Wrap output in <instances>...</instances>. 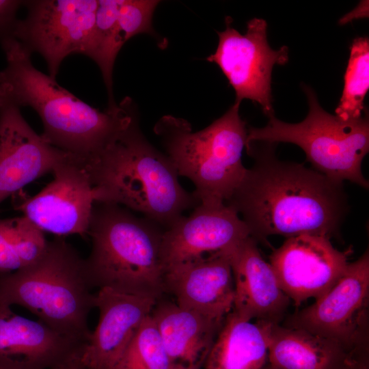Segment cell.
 <instances>
[{
  "label": "cell",
  "instance_id": "14",
  "mask_svg": "<svg viewBox=\"0 0 369 369\" xmlns=\"http://www.w3.org/2000/svg\"><path fill=\"white\" fill-rule=\"evenodd\" d=\"M71 156L36 133L20 107L0 104V204Z\"/></svg>",
  "mask_w": 369,
  "mask_h": 369
},
{
  "label": "cell",
  "instance_id": "29",
  "mask_svg": "<svg viewBox=\"0 0 369 369\" xmlns=\"http://www.w3.org/2000/svg\"><path fill=\"white\" fill-rule=\"evenodd\" d=\"M81 355H82L74 357L51 369H86L82 362Z\"/></svg>",
  "mask_w": 369,
  "mask_h": 369
},
{
  "label": "cell",
  "instance_id": "13",
  "mask_svg": "<svg viewBox=\"0 0 369 369\" xmlns=\"http://www.w3.org/2000/svg\"><path fill=\"white\" fill-rule=\"evenodd\" d=\"M249 236V230L230 205L196 206L163 234L161 255L167 268L225 250Z\"/></svg>",
  "mask_w": 369,
  "mask_h": 369
},
{
  "label": "cell",
  "instance_id": "1",
  "mask_svg": "<svg viewBox=\"0 0 369 369\" xmlns=\"http://www.w3.org/2000/svg\"><path fill=\"white\" fill-rule=\"evenodd\" d=\"M277 144H245L254 163L226 204L241 216L258 243L279 235L338 238L350 206L343 182L302 163L284 161Z\"/></svg>",
  "mask_w": 369,
  "mask_h": 369
},
{
  "label": "cell",
  "instance_id": "21",
  "mask_svg": "<svg viewBox=\"0 0 369 369\" xmlns=\"http://www.w3.org/2000/svg\"><path fill=\"white\" fill-rule=\"evenodd\" d=\"M267 323H254L232 310L215 338L204 369H263L269 357Z\"/></svg>",
  "mask_w": 369,
  "mask_h": 369
},
{
  "label": "cell",
  "instance_id": "5",
  "mask_svg": "<svg viewBox=\"0 0 369 369\" xmlns=\"http://www.w3.org/2000/svg\"><path fill=\"white\" fill-rule=\"evenodd\" d=\"M86 274L85 259L60 236L48 241L31 264L0 275V302L27 309L55 331L86 344L87 318L96 293Z\"/></svg>",
  "mask_w": 369,
  "mask_h": 369
},
{
  "label": "cell",
  "instance_id": "12",
  "mask_svg": "<svg viewBox=\"0 0 369 369\" xmlns=\"http://www.w3.org/2000/svg\"><path fill=\"white\" fill-rule=\"evenodd\" d=\"M53 174L38 193L23 195L16 209L42 232L57 236L87 234L95 200L84 162L71 156Z\"/></svg>",
  "mask_w": 369,
  "mask_h": 369
},
{
  "label": "cell",
  "instance_id": "18",
  "mask_svg": "<svg viewBox=\"0 0 369 369\" xmlns=\"http://www.w3.org/2000/svg\"><path fill=\"white\" fill-rule=\"evenodd\" d=\"M157 299L108 289L96 293L99 320L84 346L86 369H111L120 358Z\"/></svg>",
  "mask_w": 369,
  "mask_h": 369
},
{
  "label": "cell",
  "instance_id": "28",
  "mask_svg": "<svg viewBox=\"0 0 369 369\" xmlns=\"http://www.w3.org/2000/svg\"><path fill=\"white\" fill-rule=\"evenodd\" d=\"M344 369H369V348L350 352Z\"/></svg>",
  "mask_w": 369,
  "mask_h": 369
},
{
  "label": "cell",
  "instance_id": "26",
  "mask_svg": "<svg viewBox=\"0 0 369 369\" xmlns=\"http://www.w3.org/2000/svg\"><path fill=\"white\" fill-rule=\"evenodd\" d=\"M159 3L156 0H118V23L125 42L140 33L156 35L152 16Z\"/></svg>",
  "mask_w": 369,
  "mask_h": 369
},
{
  "label": "cell",
  "instance_id": "9",
  "mask_svg": "<svg viewBox=\"0 0 369 369\" xmlns=\"http://www.w3.org/2000/svg\"><path fill=\"white\" fill-rule=\"evenodd\" d=\"M284 326L334 340L348 353L369 348L368 248L348 262L326 294L288 316Z\"/></svg>",
  "mask_w": 369,
  "mask_h": 369
},
{
  "label": "cell",
  "instance_id": "22",
  "mask_svg": "<svg viewBox=\"0 0 369 369\" xmlns=\"http://www.w3.org/2000/svg\"><path fill=\"white\" fill-rule=\"evenodd\" d=\"M44 233L25 216L0 218V275L36 261L47 245Z\"/></svg>",
  "mask_w": 369,
  "mask_h": 369
},
{
  "label": "cell",
  "instance_id": "16",
  "mask_svg": "<svg viewBox=\"0 0 369 369\" xmlns=\"http://www.w3.org/2000/svg\"><path fill=\"white\" fill-rule=\"evenodd\" d=\"M85 345L0 302V369H51L82 355Z\"/></svg>",
  "mask_w": 369,
  "mask_h": 369
},
{
  "label": "cell",
  "instance_id": "25",
  "mask_svg": "<svg viewBox=\"0 0 369 369\" xmlns=\"http://www.w3.org/2000/svg\"><path fill=\"white\" fill-rule=\"evenodd\" d=\"M111 369H171L157 327L148 315Z\"/></svg>",
  "mask_w": 369,
  "mask_h": 369
},
{
  "label": "cell",
  "instance_id": "2",
  "mask_svg": "<svg viewBox=\"0 0 369 369\" xmlns=\"http://www.w3.org/2000/svg\"><path fill=\"white\" fill-rule=\"evenodd\" d=\"M0 42L6 58L0 71V104L33 109L42 122L44 139L85 163L112 143L137 114L129 97L103 111L89 105L36 68L31 54L14 38Z\"/></svg>",
  "mask_w": 369,
  "mask_h": 369
},
{
  "label": "cell",
  "instance_id": "20",
  "mask_svg": "<svg viewBox=\"0 0 369 369\" xmlns=\"http://www.w3.org/2000/svg\"><path fill=\"white\" fill-rule=\"evenodd\" d=\"M267 327L268 364L274 369H344L349 353L337 342L280 324Z\"/></svg>",
  "mask_w": 369,
  "mask_h": 369
},
{
  "label": "cell",
  "instance_id": "15",
  "mask_svg": "<svg viewBox=\"0 0 369 369\" xmlns=\"http://www.w3.org/2000/svg\"><path fill=\"white\" fill-rule=\"evenodd\" d=\"M165 270V293L181 308L223 321L232 310L234 286L227 250Z\"/></svg>",
  "mask_w": 369,
  "mask_h": 369
},
{
  "label": "cell",
  "instance_id": "27",
  "mask_svg": "<svg viewBox=\"0 0 369 369\" xmlns=\"http://www.w3.org/2000/svg\"><path fill=\"white\" fill-rule=\"evenodd\" d=\"M23 3L19 0H0V40L12 36L18 20L17 12Z\"/></svg>",
  "mask_w": 369,
  "mask_h": 369
},
{
  "label": "cell",
  "instance_id": "19",
  "mask_svg": "<svg viewBox=\"0 0 369 369\" xmlns=\"http://www.w3.org/2000/svg\"><path fill=\"white\" fill-rule=\"evenodd\" d=\"M152 318L171 369H201L223 323L180 308L163 298L154 304Z\"/></svg>",
  "mask_w": 369,
  "mask_h": 369
},
{
  "label": "cell",
  "instance_id": "3",
  "mask_svg": "<svg viewBox=\"0 0 369 369\" xmlns=\"http://www.w3.org/2000/svg\"><path fill=\"white\" fill-rule=\"evenodd\" d=\"M95 202L124 206L165 230L200 202L180 185L168 157L144 137L136 115L96 157L85 164Z\"/></svg>",
  "mask_w": 369,
  "mask_h": 369
},
{
  "label": "cell",
  "instance_id": "23",
  "mask_svg": "<svg viewBox=\"0 0 369 369\" xmlns=\"http://www.w3.org/2000/svg\"><path fill=\"white\" fill-rule=\"evenodd\" d=\"M118 0H98L90 58L99 67L108 94V107H117L113 90L115 59L125 43L118 23Z\"/></svg>",
  "mask_w": 369,
  "mask_h": 369
},
{
  "label": "cell",
  "instance_id": "6",
  "mask_svg": "<svg viewBox=\"0 0 369 369\" xmlns=\"http://www.w3.org/2000/svg\"><path fill=\"white\" fill-rule=\"evenodd\" d=\"M239 107L234 102L221 117L197 132L186 120L169 115L154 127L178 175L193 183L192 193L200 204L226 203L245 175L242 152L247 128Z\"/></svg>",
  "mask_w": 369,
  "mask_h": 369
},
{
  "label": "cell",
  "instance_id": "7",
  "mask_svg": "<svg viewBox=\"0 0 369 369\" xmlns=\"http://www.w3.org/2000/svg\"><path fill=\"white\" fill-rule=\"evenodd\" d=\"M309 111L299 123H288L274 115L262 128H247L246 144L291 143L300 147L314 169L331 180H347L368 189L361 163L369 151V118L366 109L359 119L343 120L323 109L313 89L302 85Z\"/></svg>",
  "mask_w": 369,
  "mask_h": 369
},
{
  "label": "cell",
  "instance_id": "8",
  "mask_svg": "<svg viewBox=\"0 0 369 369\" xmlns=\"http://www.w3.org/2000/svg\"><path fill=\"white\" fill-rule=\"evenodd\" d=\"M23 5L27 15L18 19L11 36L43 57L51 77L56 79L68 55L90 57L98 0H29Z\"/></svg>",
  "mask_w": 369,
  "mask_h": 369
},
{
  "label": "cell",
  "instance_id": "30",
  "mask_svg": "<svg viewBox=\"0 0 369 369\" xmlns=\"http://www.w3.org/2000/svg\"><path fill=\"white\" fill-rule=\"evenodd\" d=\"M263 369H274L269 364Z\"/></svg>",
  "mask_w": 369,
  "mask_h": 369
},
{
  "label": "cell",
  "instance_id": "4",
  "mask_svg": "<svg viewBox=\"0 0 369 369\" xmlns=\"http://www.w3.org/2000/svg\"><path fill=\"white\" fill-rule=\"evenodd\" d=\"M164 231L159 224L121 206L94 202L87 231L92 249L85 258L92 288L163 298Z\"/></svg>",
  "mask_w": 369,
  "mask_h": 369
},
{
  "label": "cell",
  "instance_id": "10",
  "mask_svg": "<svg viewBox=\"0 0 369 369\" xmlns=\"http://www.w3.org/2000/svg\"><path fill=\"white\" fill-rule=\"evenodd\" d=\"M232 19L226 18V29L217 31L219 42L214 53L206 60L215 63L228 79L236 94L235 103L243 99L258 103L269 118L274 115L271 95V74L275 64L288 62V48H271L267 40V23L254 18L241 34L231 26Z\"/></svg>",
  "mask_w": 369,
  "mask_h": 369
},
{
  "label": "cell",
  "instance_id": "24",
  "mask_svg": "<svg viewBox=\"0 0 369 369\" xmlns=\"http://www.w3.org/2000/svg\"><path fill=\"white\" fill-rule=\"evenodd\" d=\"M369 87V40H353L346 70L344 88L336 115L343 120L360 118L366 109L364 101Z\"/></svg>",
  "mask_w": 369,
  "mask_h": 369
},
{
  "label": "cell",
  "instance_id": "17",
  "mask_svg": "<svg viewBox=\"0 0 369 369\" xmlns=\"http://www.w3.org/2000/svg\"><path fill=\"white\" fill-rule=\"evenodd\" d=\"M226 250L234 286L232 311L247 320L280 324L290 300L261 256L258 242L249 236Z\"/></svg>",
  "mask_w": 369,
  "mask_h": 369
},
{
  "label": "cell",
  "instance_id": "11",
  "mask_svg": "<svg viewBox=\"0 0 369 369\" xmlns=\"http://www.w3.org/2000/svg\"><path fill=\"white\" fill-rule=\"evenodd\" d=\"M351 249L340 251L331 239L301 234L273 250L269 263L278 284L296 306L326 294L343 275Z\"/></svg>",
  "mask_w": 369,
  "mask_h": 369
}]
</instances>
